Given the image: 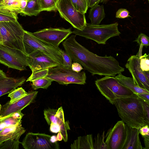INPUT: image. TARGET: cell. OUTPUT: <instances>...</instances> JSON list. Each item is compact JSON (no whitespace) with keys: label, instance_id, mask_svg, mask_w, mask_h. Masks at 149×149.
<instances>
[{"label":"cell","instance_id":"cell-41","mask_svg":"<svg viewBox=\"0 0 149 149\" xmlns=\"http://www.w3.org/2000/svg\"><path fill=\"white\" fill-rule=\"evenodd\" d=\"M144 139V141L145 147L144 149H149V136H143Z\"/></svg>","mask_w":149,"mask_h":149},{"label":"cell","instance_id":"cell-2","mask_svg":"<svg viewBox=\"0 0 149 149\" xmlns=\"http://www.w3.org/2000/svg\"><path fill=\"white\" fill-rule=\"evenodd\" d=\"M117 22L109 24L94 25L87 23L81 30L75 29L72 33L86 39L93 40L99 44H105L109 38L121 34Z\"/></svg>","mask_w":149,"mask_h":149},{"label":"cell","instance_id":"cell-31","mask_svg":"<svg viewBox=\"0 0 149 149\" xmlns=\"http://www.w3.org/2000/svg\"><path fill=\"white\" fill-rule=\"evenodd\" d=\"M104 139V131L101 135L99 133L97 134L94 138V149H107Z\"/></svg>","mask_w":149,"mask_h":149},{"label":"cell","instance_id":"cell-36","mask_svg":"<svg viewBox=\"0 0 149 149\" xmlns=\"http://www.w3.org/2000/svg\"><path fill=\"white\" fill-rule=\"evenodd\" d=\"M139 130V134L142 137L149 136V125H144L140 128Z\"/></svg>","mask_w":149,"mask_h":149},{"label":"cell","instance_id":"cell-5","mask_svg":"<svg viewBox=\"0 0 149 149\" xmlns=\"http://www.w3.org/2000/svg\"><path fill=\"white\" fill-rule=\"evenodd\" d=\"M24 31L17 20L0 22V32L3 44L25 54L23 42Z\"/></svg>","mask_w":149,"mask_h":149},{"label":"cell","instance_id":"cell-27","mask_svg":"<svg viewBox=\"0 0 149 149\" xmlns=\"http://www.w3.org/2000/svg\"><path fill=\"white\" fill-rule=\"evenodd\" d=\"M27 94V93L22 87L15 88L9 93L8 95V97L10 98L9 103L10 104H13L22 98Z\"/></svg>","mask_w":149,"mask_h":149},{"label":"cell","instance_id":"cell-13","mask_svg":"<svg viewBox=\"0 0 149 149\" xmlns=\"http://www.w3.org/2000/svg\"><path fill=\"white\" fill-rule=\"evenodd\" d=\"M140 62L139 57L137 54L132 55L125 66L131 74L134 83L140 88L149 91V80L141 69Z\"/></svg>","mask_w":149,"mask_h":149},{"label":"cell","instance_id":"cell-28","mask_svg":"<svg viewBox=\"0 0 149 149\" xmlns=\"http://www.w3.org/2000/svg\"><path fill=\"white\" fill-rule=\"evenodd\" d=\"M149 38L145 34L141 33L134 41L136 42L139 45V51L137 55L140 57L142 55V48L143 46L148 47L149 45Z\"/></svg>","mask_w":149,"mask_h":149},{"label":"cell","instance_id":"cell-39","mask_svg":"<svg viewBox=\"0 0 149 149\" xmlns=\"http://www.w3.org/2000/svg\"><path fill=\"white\" fill-rule=\"evenodd\" d=\"M106 0H89L88 7L91 8L100 3Z\"/></svg>","mask_w":149,"mask_h":149},{"label":"cell","instance_id":"cell-6","mask_svg":"<svg viewBox=\"0 0 149 149\" xmlns=\"http://www.w3.org/2000/svg\"><path fill=\"white\" fill-rule=\"evenodd\" d=\"M46 77L60 84L66 86L70 84L84 85L86 83V79L84 71L77 72L62 66L49 68L48 74Z\"/></svg>","mask_w":149,"mask_h":149},{"label":"cell","instance_id":"cell-1","mask_svg":"<svg viewBox=\"0 0 149 149\" xmlns=\"http://www.w3.org/2000/svg\"><path fill=\"white\" fill-rule=\"evenodd\" d=\"M113 104L115 106L122 120L129 127L139 129L146 125L143 104L136 94L116 99Z\"/></svg>","mask_w":149,"mask_h":149},{"label":"cell","instance_id":"cell-42","mask_svg":"<svg viewBox=\"0 0 149 149\" xmlns=\"http://www.w3.org/2000/svg\"><path fill=\"white\" fill-rule=\"evenodd\" d=\"M7 77V75L3 70L0 69V80Z\"/></svg>","mask_w":149,"mask_h":149},{"label":"cell","instance_id":"cell-37","mask_svg":"<svg viewBox=\"0 0 149 149\" xmlns=\"http://www.w3.org/2000/svg\"><path fill=\"white\" fill-rule=\"evenodd\" d=\"M50 125V130L52 132L56 133L60 132L61 126L59 125L51 123Z\"/></svg>","mask_w":149,"mask_h":149},{"label":"cell","instance_id":"cell-8","mask_svg":"<svg viewBox=\"0 0 149 149\" xmlns=\"http://www.w3.org/2000/svg\"><path fill=\"white\" fill-rule=\"evenodd\" d=\"M57 10L61 17L75 29L81 30L87 23L85 14L77 10L70 0H59L57 5Z\"/></svg>","mask_w":149,"mask_h":149},{"label":"cell","instance_id":"cell-45","mask_svg":"<svg viewBox=\"0 0 149 149\" xmlns=\"http://www.w3.org/2000/svg\"><path fill=\"white\" fill-rule=\"evenodd\" d=\"M1 107H2V106L1 105V104H0V111H1Z\"/></svg>","mask_w":149,"mask_h":149},{"label":"cell","instance_id":"cell-35","mask_svg":"<svg viewBox=\"0 0 149 149\" xmlns=\"http://www.w3.org/2000/svg\"><path fill=\"white\" fill-rule=\"evenodd\" d=\"M130 13L126 9L120 8L116 12V17L118 18L125 19L131 17L129 15Z\"/></svg>","mask_w":149,"mask_h":149},{"label":"cell","instance_id":"cell-10","mask_svg":"<svg viewBox=\"0 0 149 149\" xmlns=\"http://www.w3.org/2000/svg\"><path fill=\"white\" fill-rule=\"evenodd\" d=\"M51 136L45 134L28 133L22 142H20L25 149H58V143H52Z\"/></svg>","mask_w":149,"mask_h":149},{"label":"cell","instance_id":"cell-32","mask_svg":"<svg viewBox=\"0 0 149 149\" xmlns=\"http://www.w3.org/2000/svg\"><path fill=\"white\" fill-rule=\"evenodd\" d=\"M149 54L146 53L139 57L140 68L143 71H149Z\"/></svg>","mask_w":149,"mask_h":149},{"label":"cell","instance_id":"cell-46","mask_svg":"<svg viewBox=\"0 0 149 149\" xmlns=\"http://www.w3.org/2000/svg\"><path fill=\"white\" fill-rule=\"evenodd\" d=\"M2 143H0V147L1 146V145Z\"/></svg>","mask_w":149,"mask_h":149},{"label":"cell","instance_id":"cell-16","mask_svg":"<svg viewBox=\"0 0 149 149\" xmlns=\"http://www.w3.org/2000/svg\"><path fill=\"white\" fill-rule=\"evenodd\" d=\"M26 81L23 77L15 78L7 77L0 80V97L9 93L21 86Z\"/></svg>","mask_w":149,"mask_h":149},{"label":"cell","instance_id":"cell-14","mask_svg":"<svg viewBox=\"0 0 149 149\" xmlns=\"http://www.w3.org/2000/svg\"><path fill=\"white\" fill-rule=\"evenodd\" d=\"M26 62L32 71L61 66L52 58L38 50L27 55Z\"/></svg>","mask_w":149,"mask_h":149},{"label":"cell","instance_id":"cell-20","mask_svg":"<svg viewBox=\"0 0 149 149\" xmlns=\"http://www.w3.org/2000/svg\"><path fill=\"white\" fill-rule=\"evenodd\" d=\"M72 149H94L92 134L78 137L70 146Z\"/></svg>","mask_w":149,"mask_h":149},{"label":"cell","instance_id":"cell-30","mask_svg":"<svg viewBox=\"0 0 149 149\" xmlns=\"http://www.w3.org/2000/svg\"><path fill=\"white\" fill-rule=\"evenodd\" d=\"M49 69L33 70L26 81H32L40 79L46 77L48 74Z\"/></svg>","mask_w":149,"mask_h":149},{"label":"cell","instance_id":"cell-26","mask_svg":"<svg viewBox=\"0 0 149 149\" xmlns=\"http://www.w3.org/2000/svg\"><path fill=\"white\" fill-rule=\"evenodd\" d=\"M53 81L52 79L47 77L36 79L32 81V87L35 90L39 88L47 89Z\"/></svg>","mask_w":149,"mask_h":149},{"label":"cell","instance_id":"cell-17","mask_svg":"<svg viewBox=\"0 0 149 149\" xmlns=\"http://www.w3.org/2000/svg\"><path fill=\"white\" fill-rule=\"evenodd\" d=\"M138 129L129 127L127 139L123 149H144L140 139Z\"/></svg>","mask_w":149,"mask_h":149},{"label":"cell","instance_id":"cell-44","mask_svg":"<svg viewBox=\"0 0 149 149\" xmlns=\"http://www.w3.org/2000/svg\"><path fill=\"white\" fill-rule=\"evenodd\" d=\"M0 42L3 44L2 39L0 32Z\"/></svg>","mask_w":149,"mask_h":149},{"label":"cell","instance_id":"cell-3","mask_svg":"<svg viewBox=\"0 0 149 149\" xmlns=\"http://www.w3.org/2000/svg\"><path fill=\"white\" fill-rule=\"evenodd\" d=\"M95 84L101 93L112 104L116 99L135 94L121 84L114 77L105 76L96 80Z\"/></svg>","mask_w":149,"mask_h":149},{"label":"cell","instance_id":"cell-7","mask_svg":"<svg viewBox=\"0 0 149 149\" xmlns=\"http://www.w3.org/2000/svg\"><path fill=\"white\" fill-rule=\"evenodd\" d=\"M27 57V55L20 50L0 45V63L8 68L26 70L28 66Z\"/></svg>","mask_w":149,"mask_h":149},{"label":"cell","instance_id":"cell-38","mask_svg":"<svg viewBox=\"0 0 149 149\" xmlns=\"http://www.w3.org/2000/svg\"><path fill=\"white\" fill-rule=\"evenodd\" d=\"M83 69L82 66L79 63L77 62L72 63V69L74 71L77 72H80Z\"/></svg>","mask_w":149,"mask_h":149},{"label":"cell","instance_id":"cell-25","mask_svg":"<svg viewBox=\"0 0 149 149\" xmlns=\"http://www.w3.org/2000/svg\"><path fill=\"white\" fill-rule=\"evenodd\" d=\"M17 14L10 10L0 7V22L17 20Z\"/></svg>","mask_w":149,"mask_h":149},{"label":"cell","instance_id":"cell-24","mask_svg":"<svg viewBox=\"0 0 149 149\" xmlns=\"http://www.w3.org/2000/svg\"><path fill=\"white\" fill-rule=\"evenodd\" d=\"M59 0H37L42 11H55Z\"/></svg>","mask_w":149,"mask_h":149},{"label":"cell","instance_id":"cell-47","mask_svg":"<svg viewBox=\"0 0 149 149\" xmlns=\"http://www.w3.org/2000/svg\"><path fill=\"white\" fill-rule=\"evenodd\" d=\"M3 0H0V3L3 1Z\"/></svg>","mask_w":149,"mask_h":149},{"label":"cell","instance_id":"cell-18","mask_svg":"<svg viewBox=\"0 0 149 149\" xmlns=\"http://www.w3.org/2000/svg\"><path fill=\"white\" fill-rule=\"evenodd\" d=\"M115 77L120 83L129 88L134 94L149 93V91L141 88L135 84L132 78L126 77L121 73L118 74Z\"/></svg>","mask_w":149,"mask_h":149},{"label":"cell","instance_id":"cell-40","mask_svg":"<svg viewBox=\"0 0 149 149\" xmlns=\"http://www.w3.org/2000/svg\"><path fill=\"white\" fill-rule=\"evenodd\" d=\"M136 95L139 97L149 103V93H143Z\"/></svg>","mask_w":149,"mask_h":149},{"label":"cell","instance_id":"cell-23","mask_svg":"<svg viewBox=\"0 0 149 149\" xmlns=\"http://www.w3.org/2000/svg\"><path fill=\"white\" fill-rule=\"evenodd\" d=\"M21 0H3L0 3V7L7 9L17 14H21Z\"/></svg>","mask_w":149,"mask_h":149},{"label":"cell","instance_id":"cell-21","mask_svg":"<svg viewBox=\"0 0 149 149\" xmlns=\"http://www.w3.org/2000/svg\"><path fill=\"white\" fill-rule=\"evenodd\" d=\"M24 115L19 111L0 118V132L7 127L18 124L21 122Z\"/></svg>","mask_w":149,"mask_h":149},{"label":"cell","instance_id":"cell-11","mask_svg":"<svg viewBox=\"0 0 149 149\" xmlns=\"http://www.w3.org/2000/svg\"><path fill=\"white\" fill-rule=\"evenodd\" d=\"M71 28H45L32 33L37 38L60 49V44L72 33Z\"/></svg>","mask_w":149,"mask_h":149},{"label":"cell","instance_id":"cell-29","mask_svg":"<svg viewBox=\"0 0 149 149\" xmlns=\"http://www.w3.org/2000/svg\"><path fill=\"white\" fill-rule=\"evenodd\" d=\"M71 2L78 11L86 13L88 8L89 0H70Z\"/></svg>","mask_w":149,"mask_h":149},{"label":"cell","instance_id":"cell-15","mask_svg":"<svg viewBox=\"0 0 149 149\" xmlns=\"http://www.w3.org/2000/svg\"><path fill=\"white\" fill-rule=\"evenodd\" d=\"M38 93L37 91H31L27 93L26 95L13 104L7 102L2 106L0 111V118L21 111L33 102Z\"/></svg>","mask_w":149,"mask_h":149},{"label":"cell","instance_id":"cell-9","mask_svg":"<svg viewBox=\"0 0 149 149\" xmlns=\"http://www.w3.org/2000/svg\"><path fill=\"white\" fill-rule=\"evenodd\" d=\"M128 128L123 121L120 120L109 130L105 141L107 149H123L127 139Z\"/></svg>","mask_w":149,"mask_h":149},{"label":"cell","instance_id":"cell-33","mask_svg":"<svg viewBox=\"0 0 149 149\" xmlns=\"http://www.w3.org/2000/svg\"><path fill=\"white\" fill-rule=\"evenodd\" d=\"M61 54L63 61V67L68 69H72V61L69 55L65 51L62 49L61 51Z\"/></svg>","mask_w":149,"mask_h":149},{"label":"cell","instance_id":"cell-34","mask_svg":"<svg viewBox=\"0 0 149 149\" xmlns=\"http://www.w3.org/2000/svg\"><path fill=\"white\" fill-rule=\"evenodd\" d=\"M140 98L141 100L143 108L145 124L146 125H149V103Z\"/></svg>","mask_w":149,"mask_h":149},{"label":"cell","instance_id":"cell-12","mask_svg":"<svg viewBox=\"0 0 149 149\" xmlns=\"http://www.w3.org/2000/svg\"><path fill=\"white\" fill-rule=\"evenodd\" d=\"M26 131L21 122L18 124L8 126L0 132V149H18L21 136Z\"/></svg>","mask_w":149,"mask_h":149},{"label":"cell","instance_id":"cell-48","mask_svg":"<svg viewBox=\"0 0 149 149\" xmlns=\"http://www.w3.org/2000/svg\"><path fill=\"white\" fill-rule=\"evenodd\" d=\"M2 44V43L0 42V45Z\"/></svg>","mask_w":149,"mask_h":149},{"label":"cell","instance_id":"cell-4","mask_svg":"<svg viewBox=\"0 0 149 149\" xmlns=\"http://www.w3.org/2000/svg\"><path fill=\"white\" fill-rule=\"evenodd\" d=\"M25 54L28 55L36 50H39L63 66V61L61 49H58L52 45L37 38L24 30L23 40Z\"/></svg>","mask_w":149,"mask_h":149},{"label":"cell","instance_id":"cell-22","mask_svg":"<svg viewBox=\"0 0 149 149\" xmlns=\"http://www.w3.org/2000/svg\"><path fill=\"white\" fill-rule=\"evenodd\" d=\"M41 11L37 0H29L21 15L36 16Z\"/></svg>","mask_w":149,"mask_h":149},{"label":"cell","instance_id":"cell-43","mask_svg":"<svg viewBox=\"0 0 149 149\" xmlns=\"http://www.w3.org/2000/svg\"><path fill=\"white\" fill-rule=\"evenodd\" d=\"M144 72L145 75L147 79L149 80V71H143Z\"/></svg>","mask_w":149,"mask_h":149},{"label":"cell","instance_id":"cell-19","mask_svg":"<svg viewBox=\"0 0 149 149\" xmlns=\"http://www.w3.org/2000/svg\"><path fill=\"white\" fill-rule=\"evenodd\" d=\"M105 16L104 6L98 4L91 8L88 17L91 21V24L99 25Z\"/></svg>","mask_w":149,"mask_h":149}]
</instances>
